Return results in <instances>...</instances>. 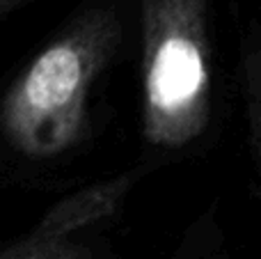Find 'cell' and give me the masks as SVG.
I'll return each instance as SVG.
<instances>
[{
  "label": "cell",
  "mask_w": 261,
  "mask_h": 259,
  "mask_svg": "<svg viewBox=\"0 0 261 259\" xmlns=\"http://www.w3.org/2000/svg\"><path fill=\"white\" fill-rule=\"evenodd\" d=\"M142 9L147 136L179 147L208 119L206 0H142Z\"/></svg>",
  "instance_id": "cell-1"
},
{
  "label": "cell",
  "mask_w": 261,
  "mask_h": 259,
  "mask_svg": "<svg viewBox=\"0 0 261 259\" xmlns=\"http://www.w3.org/2000/svg\"><path fill=\"white\" fill-rule=\"evenodd\" d=\"M113 39V18L94 14L81 28L50 44L12 94L5 119L25 147H60L73 131L81 96Z\"/></svg>",
  "instance_id": "cell-2"
},
{
  "label": "cell",
  "mask_w": 261,
  "mask_h": 259,
  "mask_svg": "<svg viewBox=\"0 0 261 259\" xmlns=\"http://www.w3.org/2000/svg\"><path fill=\"white\" fill-rule=\"evenodd\" d=\"M124 191H126V184L113 182V184H106V186L90 188V191L71 197V200L60 202V204L55 206L53 211H48V216L41 220L39 234L44 239H58V237H62L64 232H71V229L81 227V225L99 218V216L110 214Z\"/></svg>",
  "instance_id": "cell-3"
},
{
  "label": "cell",
  "mask_w": 261,
  "mask_h": 259,
  "mask_svg": "<svg viewBox=\"0 0 261 259\" xmlns=\"http://www.w3.org/2000/svg\"><path fill=\"white\" fill-rule=\"evenodd\" d=\"M23 259H58V257H50L48 252H37V255H28V257H23Z\"/></svg>",
  "instance_id": "cell-4"
}]
</instances>
